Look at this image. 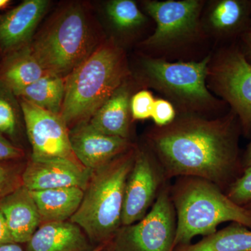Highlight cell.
I'll return each mask as SVG.
<instances>
[{
	"mask_svg": "<svg viewBox=\"0 0 251 251\" xmlns=\"http://www.w3.org/2000/svg\"><path fill=\"white\" fill-rule=\"evenodd\" d=\"M25 244V251H92L97 247L70 221L41 224Z\"/></svg>",
	"mask_w": 251,
	"mask_h": 251,
	"instance_id": "obj_16",
	"label": "cell"
},
{
	"mask_svg": "<svg viewBox=\"0 0 251 251\" xmlns=\"http://www.w3.org/2000/svg\"><path fill=\"white\" fill-rule=\"evenodd\" d=\"M242 41L244 44L243 53L251 64V29L242 34Z\"/></svg>",
	"mask_w": 251,
	"mask_h": 251,
	"instance_id": "obj_31",
	"label": "cell"
},
{
	"mask_svg": "<svg viewBox=\"0 0 251 251\" xmlns=\"http://www.w3.org/2000/svg\"><path fill=\"white\" fill-rule=\"evenodd\" d=\"M107 13L119 29H132L141 25L146 17L131 0H114L107 5Z\"/></svg>",
	"mask_w": 251,
	"mask_h": 251,
	"instance_id": "obj_23",
	"label": "cell"
},
{
	"mask_svg": "<svg viewBox=\"0 0 251 251\" xmlns=\"http://www.w3.org/2000/svg\"><path fill=\"white\" fill-rule=\"evenodd\" d=\"M49 74L28 44L8 54L0 70V80L15 94Z\"/></svg>",
	"mask_w": 251,
	"mask_h": 251,
	"instance_id": "obj_19",
	"label": "cell"
},
{
	"mask_svg": "<svg viewBox=\"0 0 251 251\" xmlns=\"http://www.w3.org/2000/svg\"><path fill=\"white\" fill-rule=\"evenodd\" d=\"M134 147L92 172L78 209L69 221L95 246L111 242L122 227L126 184L134 163Z\"/></svg>",
	"mask_w": 251,
	"mask_h": 251,
	"instance_id": "obj_4",
	"label": "cell"
},
{
	"mask_svg": "<svg viewBox=\"0 0 251 251\" xmlns=\"http://www.w3.org/2000/svg\"><path fill=\"white\" fill-rule=\"evenodd\" d=\"M174 251H251V229L233 223L196 244L179 246Z\"/></svg>",
	"mask_w": 251,
	"mask_h": 251,
	"instance_id": "obj_21",
	"label": "cell"
},
{
	"mask_svg": "<svg viewBox=\"0 0 251 251\" xmlns=\"http://www.w3.org/2000/svg\"><path fill=\"white\" fill-rule=\"evenodd\" d=\"M176 216L175 248L188 245L195 237L215 233L224 223L251 229V211L231 201L217 185L198 177L181 176L171 189Z\"/></svg>",
	"mask_w": 251,
	"mask_h": 251,
	"instance_id": "obj_3",
	"label": "cell"
},
{
	"mask_svg": "<svg viewBox=\"0 0 251 251\" xmlns=\"http://www.w3.org/2000/svg\"><path fill=\"white\" fill-rule=\"evenodd\" d=\"M232 112L221 120L190 118L153 130L150 143L166 179L191 176L222 189L239 166L238 133Z\"/></svg>",
	"mask_w": 251,
	"mask_h": 251,
	"instance_id": "obj_1",
	"label": "cell"
},
{
	"mask_svg": "<svg viewBox=\"0 0 251 251\" xmlns=\"http://www.w3.org/2000/svg\"><path fill=\"white\" fill-rule=\"evenodd\" d=\"M49 5L46 0H26L0 15V50L9 54L30 44Z\"/></svg>",
	"mask_w": 251,
	"mask_h": 251,
	"instance_id": "obj_14",
	"label": "cell"
},
{
	"mask_svg": "<svg viewBox=\"0 0 251 251\" xmlns=\"http://www.w3.org/2000/svg\"><path fill=\"white\" fill-rule=\"evenodd\" d=\"M127 74L125 54L109 40L96 48L65 78V95L60 117L68 128L90 121Z\"/></svg>",
	"mask_w": 251,
	"mask_h": 251,
	"instance_id": "obj_2",
	"label": "cell"
},
{
	"mask_svg": "<svg viewBox=\"0 0 251 251\" xmlns=\"http://www.w3.org/2000/svg\"><path fill=\"white\" fill-rule=\"evenodd\" d=\"M209 62V57L199 62L171 63L148 59L143 62V70L157 88L183 103L202 106L213 100L205 85Z\"/></svg>",
	"mask_w": 251,
	"mask_h": 251,
	"instance_id": "obj_7",
	"label": "cell"
},
{
	"mask_svg": "<svg viewBox=\"0 0 251 251\" xmlns=\"http://www.w3.org/2000/svg\"><path fill=\"white\" fill-rule=\"evenodd\" d=\"M151 118L158 127L166 126L174 122V107L168 100L158 99L153 105Z\"/></svg>",
	"mask_w": 251,
	"mask_h": 251,
	"instance_id": "obj_28",
	"label": "cell"
},
{
	"mask_svg": "<svg viewBox=\"0 0 251 251\" xmlns=\"http://www.w3.org/2000/svg\"><path fill=\"white\" fill-rule=\"evenodd\" d=\"M15 95L43 110L59 115L65 95V79L49 74Z\"/></svg>",
	"mask_w": 251,
	"mask_h": 251,
	"instance_id": "obj_20",
	"label": "cell"
},
{
	"mask_svg": "<svg viewBox=\"0 0 251 251\" xmlns=\"http://www.w3.org/2000/svg\"><path fill=\"white\" fill-rule=\"evenodd\" d=\"M130 100L129 90L122 85L97 110L89 123L103 134L128 139Z\"/></svg>",
	"mask_w": 251,
	"mask_h": 251,
	"instance_id": "obj_17",
	"label": "cell"
},
{
	"mask_svg": "<svg viewBox=\"0 0 251 251\" xmlns=\"http://www.w3.org/2000/svg\"><path fill=\"white\" fill-rule=\"evenodd\" d=\"M176 216L171 188L163 185L143 219L122 226L111 241L115 251H174Z\"/></svg>",
	"mask_w": 251,
	"mask_h": 251,
	"instance_id": "obj_6",
	"label": "cell"
},
{
	"mask_svg": "<svg viewBox=\"0 0 251 251\" xmlns=\"http://www.w3.org/2000/svg\"><path fill=\"white\" fill-rule=\"evenodd\" d=\"M251 3L240 0H223L214 7L211 22L218 30L226 33L242 29L249 19Z\"/></svg>",
	"mask_w": 251,
	"mask_h": 251,
	"instance_id": "obj_22",
	"label": "cell"
},
{
	"mask_svg": "<svg viewBox=\"0 0 251 251\" xmlns=\"http://www.w3.org/2000/svg\"><path fill=\"white\" fill-rule=\"evenodd\" d=\"M100 251H114L113 247H112L111 242L107 243L104 245L103 249Z\"/></svg>",
	"mask_w": 251,
	"mask_h": 251,
	"instance_id": "obj_34",
	"label": "cell"
},
{
	"mask_svg": "<svg viewBox=\"0 0 251 251\" xmlns=\"http://www.w3.org/2000/svg\"><path fill=\"white\" fill-rule=\"evenodd\" d=\"M14 242L11 237V233L6 220L3 215L2 212L0 210V246L7 243Z\"/></svg>",
	"mask_w": 251,
	"mask_h": 251,
	"instance_id": "obj_30",
	"label": "cell"
},
{
	"mask_svg": "<svg viewBox=\"0 0 251 251\" xmlns=\"http://www.w3.org/2000/svg\"><path fill=\"white\" fill-rule=\"evenodd\" d=\"M11 1L9 0H0V10L4 9L7 7Z\"/></svg>",
	"mask_w": 251,
	"mask_h": 251,
	"instance_id": "obj_35",
	"label": "cell"
},
{
	"mask_svg": "<svg viewBox=\"0 0 251 251\" xmlns=\"http://www.w3.org/2000/svg\"><path fill=\"white\" fill-rule=\"evenodd\" d=\"M69 136L75 158L91 171L105 166L133 147L128 139L100 133L89 122L73 127Z\"/></svg>",
	"mask_w": 251,
	"mask_h": 251,
	"instance_id": "obj_13",
	"label": "cell"
},
{
	"mask_svg": "<svg viewBox=\"0 0 251 251\" xmlns=\"http://www.w3.org/2000/svg\"><path fill=\"white\" fill-rule=\"evenodd\" d=\"M155 99L152 94L143 90L133 96L130 100L132 117L135 120H144L151 116Z\"/></svg>",
	"mask_w": 251,
	"mask_h": 251,
	"instance_id": "obj_27",
	"label": "cell"
},
{
	"mask_svg": "<svg viewBox=\"0 0 251 251\" xmlns=\"http://www.w3.org/2000/svg\"><path fill=\"white\" fill-rule=\"evenodd\" d=\"M23 150L13 145L0 133V162L12 161L24 156Z\"/></svg>",
	"mask_w": 251,
	"mask_h": 251,
	"instance_id": "obj_29",
	"label": "cell"
},
{
	"mask_svg": "<svg viewBox=\"0 0 251 251\" xmlns=\"http://www.w3.org/2000/svg\"><path fill=\"white\" fill-rule=\"evenodd\" d=\"M25 167L12 161L0 162V201L23 186Z\"/></svg>",
	"mask_w": 251,
	"mask_h": 251,
	"instance_id": "obj_25",
	"label": "cell"
},
{
	"mask_svg": "<svg viewBox=\"0 0 251 251\" xmlns=\"http://www.w3.org/2000/svg\"><path fill=\"white\" fill-rule=\"evenodd\" d=\"M105 244H100V245L97 246V247L94 248V250L92 251H100V250H101L102 249H103V247H104V245H105Z\"/></svg>",
	"mask_w": 251,
	"mask_h": 251,
	"instance_id": "obj_36",
	"label": "cell"
},
{
	"mask_svg": "<svg viewBox=\"0 0 251 251\" xmlns=\"http://www.w3.org/2000/svg\"><path fill=\"white\" fill-rule=\"evenodd\" d=\"M11 89L0 80V133L14 137L18 132L21 105Z\"/></svg>",
	"mask_w": 251,
	"mask_h": 251,
	"instance_id": "obj_24",
	"label": "cell"
},
{
	"mask_svg": "<svg viewBox=\"0 0 251 251\" xmlns=\"http://www.w3.org/2000/svg\"><path fill=\"white\" fill-rule=\"evenodd\" d=\"M0 251H25L21 244L16 242L7 243L0 246Z\"/></svg>",
	"mask_w": 251,
	"mask_h": 251,
	"instance_id": "obj_32",
	"label": "cell"
},
{
	"mask_svg": "<svg viewBox=\"0 0 251 251\" xmlns=\"http://www.w3.org/2000/svg\"><path fill=\"white\" fill-rule=\"evenodd\" d=\"M145 5L156 23L154 33L144 41L151 46L165 45L190 34L196 28L201 9L196 0L149 1Z\"/></svg>",
	"mask_w": 251,
	"mask_h": 251,
	"instance_id": "obj_11",
	"label": "cell"
},
{
	"mask_svg": "<svg viewBox=\"0 0 251 251\" xmlns=\"http://www.w3.org/2000/svg\"><path fill=\"white\" fill-rule=\"evenodd\" d=\"M20 105L32 148L31 159L67 158L78 161L71 145L70 130L60 115L43 110L23 99Z\"/></svg>",
	"mask_w": 251,
	"mask_h": 251,
	"instance_id": "obj_8",
	"label": "cell"
},
{
	"mask_svg": "<svg viewBox=\"0 0 251 251\" xmlns=\"http://www.w3.org/2000/svg\"><path fill=\"white\" fill-rule=\"evenodd\" d=\"M92 172L67 158L30 159L23 171V186L30 191L72 187L85 191Z\"/></svg>",
	"mask_w": 251,
	"mask_h": 251,
	"instance_id": "obj_12",
	"label": "cell"
},
{
	"mask_svg": "<svg viewBox=\"0 0 251 251\" xmlns=\"http://www.w3.org/2000/svg\"><path fill=\"white\" fill-rule=\"evenodd\" d=\"M165 180L156 160L145 150L137 149L134 163L126 184L122 226L134 224L145 217Z\"/></svg>",
	"mask_w": 251,
	"mask_h": 251,
	"instance_id": "obj_10",
	"label": "cell"
},
{
	"mask_svg": "<svg viewBox=\"0 0 251 251\" xmlns=\"http://www.w3.org/2000/svg\"><path fill=\"white\" fill-rule=\"evenodd\" d=\"M214 83L237 115L243 130H251V64L242 50L225 52L214 68Z\"/></svg>",
	"mask_w": 251,
	"mask_h": 251,
	"instance_id": "obj_9",
	"label": "cell"
},
{
	"mask_svg": "<svg viewBox=\"0 0 251 251\" xmlns=\"http://www.w3.org/2000/svg\"><path fill=\"white\" fill-rule=\"evenodd\" d=\"M94 45L88 18L78 4L54 15L29 44L44 69L64 79L93 52Z\"/></svg>",
	"mask_w": 251,
	"mask_h": 251,
	"instance_id": "obj_5",
	"label": "cell"
},
{
	"mask_svg": "<svg viewBox=\"0 0 251 251\" xmlns=\"http://www.w3.org/2000/svg\"><path fill=\"white\" fill-rule=\"evenodd\" d=\"M244 168H249L251 167V142L249 144V147L247 150V152L245 153L244 158V163H243Z\"/></svg>",
	"mask_w": 251,
	"mask_h": 251,
	"instance_id": "obj_33",
	"label": "cell"
},
{
	"mask_svg": "<svg viewBox=\"0 0 251 251\" xmlns=\"http://www.w3.org/2000/svg\"><path fill=\"white\" fill-rule=\"evenodd\" d=\"M245 207L249 209V210L251 211V202L249 203V204H248L247 205H246Z\"/></svg>",
	"mask_w": 251,
	"mask_h": 251,
	"instance_id": "obj_37",
	"label": "cell"
},
{
	"mask_svg": "<svg viewBox=\"0 0 251 251\" xmlns=\"http://www.w3.org/2000/svg\"><path fill=\"white\" fill-rule=\"evenodd\" d=\"M0 210L14 242L26 244L41 224L40 214L29 190L22 186L0 201Z\"/></svg>",
	"mask_w": 251,
	"mask_h": 251,
	"instance_id": "obj_15",
	"label": "cell"
},
{
	"mask_svg": "<svg viewBox=\"0 0 251 251\" xmlns=\"http://www.w3.org/2000/svg\"><path fill=\"white\" fill-rule=\"evenodd\" d=\"M29 192L40 214L41 224L69 221L78 209L84 196V190L77 187Z\"/></svg>",
	"mask_w": 251,
	"mask_h": 251,
	"instance_id": "obj_18",
	"label": "cell"
},
{
	"mask_svg": "<svg viewBox=\"0 0 251 251\" xmlns=\"http://www.w3.org/2000/svg\"><path fill=\"white\" fill-rule=\"evenodd\" d=\"M226 195L239 206L251 202V167L244 168L242 176L231 183Z\"/></svg>",
	"mask_w": 251,
	"mask_h": 251,
	"instance_id": "obj_26",
	"label": "cell"
}]
</instances>
